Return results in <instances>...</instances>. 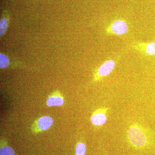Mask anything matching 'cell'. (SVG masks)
<instances>
[{"label": "cell", "instance_id": "7a4b0ae2", "mask_svg": "<svg viewBox=\"0 0 155 155\" xmlns=\"http://www.w3.org/2000/svg\"><path fill=\"white\" fill-rule=\"evenodd\" d=\"M116 66L115 61L113 60H109L103 63L94 74L93 82H97L107 77L113 72Z\"/></svg>", "mask_w": 155, "mask_h": 155}, {"label": "cell", "instance_id": "277c9868", "mask_svg": "<svg viewBox=\"0 0 155 155\" xmlns=\"http://www.w3.org/2000/svg\"><path fill=\"white\" fill-rule=\"evenodd\" d=\"M53 119L50 116H43L38 118L34 122L31 129L34 133H38L48 130L52 125Z\"/></svg>", "mask_w": 155, "mask_h": 155}, {"label": "cell", "instance_id": "3957f363", "mask_svg": "<svg viewBox=\"0 0 155 155\" xmlns=\"http://www.w3.org/2000/svg\"><path fill=\"white\" fill-rule=\"evenodd\" d=\"M127 31V23L123 19H116L113 21L106 29V33L111 35H123Z\"/></svg>", "mask_w": 155, "mask_h": 155}, {"label": "cell", "instance_id": "6da1fadb", "mask_svg": "<svg viewBox=\"0 0 155 155\" xmlns=\"http://www.w3.org/2000/svg\"><path fill=\"white\" fill-rule=\"evenodd\" d=\"M127 137L130 144L134 147L140 148L147 144V137L143 128L138 124H133L129 127Z\"/></svg>", "mask_w": 155, "mask_h": 155}, {"label": "cell", "instance_id": "8992f818", "mask_svg": "<svg viewBox=\"0 0 155 155\" xmlns=\"http://www.w3.org/2000/svg\"><path fill=\"white\" fill-rule=\"evenodd\" d=\"M134 49L145 55H155V42H136L132 45Z\"/></svg>", "mask_w": 155, "mask_h": 155}, {"label": "cell", "instance_id": "ba28073f", "mask_svg": "<svg viewBox=\"0 0 155 155\" xmlns=\"http://www.w3.org/2000/svg\"><path fill=\"white\" fill-rule=\"evenodd\" d=\"M10 19V15L8 12L4 11L0 19V37L1 38L5 34L8 27Z\"/></svg>", "mask_w": 155, "mask_h": 155}, {"label": "cell", "instance_id": "30bf717a", "mask_svg": "<svg viewBox=\"0 0 155 155\" xmlns=\"http://www.w3.org/2000/svg\"><path fill=\"white\" fill-rule=\"evenodd\" d=\"M0 155H15V152L11 147L3 146L0 149Z\"/></svg>", "mask_w": 155, "mask_h": 155}, {"label": "cell", "instance_id": "52a82bcc", "mask_svg": "<svg viewBox=\"0 0 155 155\" xmlns=\"http://www.w3.org/2000/svg\"><path fill=\"white\" fill-rule=\"evenodd\" d=\"M64 103V97L61 93L58 90H56L49 96L46 101L48 107L53 106L61 107Z\"/></svg>", "mask_w": 155, "mask_h": 155}, {"label": "cell", "instance_id": "5b68a950", "mask_svg": "<svg viewBox=\"0 0 155 155\" xmlns=\"http://www.w3.org/2000/svg\"><path fill=\"white\" fill-rule=\"evenodd\" d=\"M109 110L108 108H102L97 109L93 113L91 121L92 124L96 126H101L107 122V113Z\"/></svg>", "mask_w": 155, "mask_h": 155}, {"label": "cell", "instance_id": "9c48e42d", "mask_svg": "<svg viewBox=\"0 0 155 155\" xmlns=\"http://www.w3.org/2000/svg\"><path fill=\"white\" fill-rule=\"evenodd\" d=\"M86 147L82 142L78 143L75 147V155H85Z\"/></svg>", "mask_w": 155, "mask_h": 155}]
</instances>
